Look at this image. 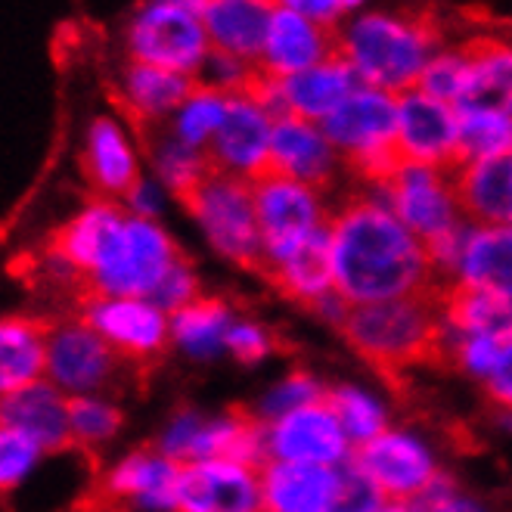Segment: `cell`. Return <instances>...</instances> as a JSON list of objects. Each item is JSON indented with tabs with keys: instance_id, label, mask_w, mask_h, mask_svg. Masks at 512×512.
Wrapping results in <instances>:
<instances>
[{
	"instance_id": "cell-1",
	"label": "cell",
	"mask_w": 512,
	"mask_h": 512,
	"mask_svg": "<svg viewBox=\"0 0 512 512\" xmlns=\"http://www.w3.org/2000/svg\"><path fill=\"white\" fill-rule=\"evenodd\" d=\"M329 249L336 292L351 308L407 298L444 283L426 246L373 190L364 187L345 193L342 202L333 205Z\"/></svg>"
},
{
	"instance_id": "cell-2",
	"label": "cell",
	"mask_w": 512,
	"mask_h": 512,
	"mask_svg": "<svg viewBox=\"0 0 512 512\" xmlns=\"http://www.w3.org/2000/svg\"><path fill=\"white\" fill-rule=\"evenodd\" d=\"M444 283L407 298L348 308L339 323L342 336L395 385H404V373L413 367L457 364V333L447 326L441 311Z\"/></svg>"
},
{
	"instance_id": "cell-3",
	"label": "cell",
	"mask_w": 512,
	"mask_h": 512,
	"mask_svg": "<svg viewBox=\"0 0 512 512\" xmlns=\"http://www.w3.org/2000/svg\"><path fill=\"white\" fill-rule=\"evenodd\" d=\"M444 41L438 19L413 7H370L336 28V53L357 81L395 97L419 84Z\"/></svg>"
},
{
	"instance_id": "cell-4",
	"label": "cell",
	"mask_w": 512,
	"mask_h": 512,
	"mask_svg": "<svg viewBox=\"0 0 512 512\" xmlns=\"http://www.w3.org/2000/svg\"><path fill=\"white\" fill-rule=\"evenodd\" d=\"M357 187L376 190L401 165L398 156V97L360 84L323 122Z\"/></svg>"
},
{
	"instance_id": "cell-5",
	"label": "cell",
	"mask_w": 512,
	"mask_h": 512,
	"mask_svg": "<svg viewBox=\"0 0 512 512\" xmlns=\"http://www.w3.org/2000/svg\"><path fill=\"white\" fill-rule=\"evenodd\" d=\"M125 59L162 66L196 81L212 56L202 0H140L122 28Z\"/></svg>"
},
{
	"instance_id": "cell-6",
	"label": "cell",
	"mask_w": 512,
	"mask_h": 512,
	"mask_svg": "<svg viewBox=\"0 0 512 512\" xmlns=\"http://www.w3.org/2000/svg\"><path fill=\"white\" fill-rule=\"evenodd\" d=\"M187 212L199 221L208 243L233 264L264 274V243L255 212L252 180L212 171L202 184L180 199Z\"/></svg>"
},
{
	"instance_id": "cell-7",
	"label": "cell",
	"mask_w": 512,
	"mask_h": 512,
	"mask_svg": "<svg viewBox=\"0 0 512 512\" xmlns=\"http://www.w3.org/2000/svg\"><path fill=\"white\" fill-rule=\"evenodd\" d=\"M373 193L401 218V224L426 246V252L466 227L457 174L447 168L401 162L395 174Z\"/></svg>"
},
{
	"instance_id": "cell-8",
	"label": "cell",
	"mask_w": 512,
	"mask_h": 512,
	"mask_svg": "<svg viewBox=\"0 0 512 512\" xmlns=\"http://www.w3.org/2000/svg\"><path fill=\"white\" fill-rule=\"evenodd\" d=\"M252 193L264 243V274L277 261L292 255L317 230H323L329 224V215H333V205L326 202L329 193L277 171H267L252 180Z\"/></svg>"
},
{
	"instance_id": "cell-9",
	"label": "cell",
	"mask_w": 512,
	"mask_h": 512,
	"mask_svg": "<svg viewBox=\"0 0 512 512\" xmlns=\"http://www.w3.org/2000/svg\"><path fill=\"white\" fill-rule=\"evenodd\" d=\"M177 258V246L153 218L128 212L125 227L118 230L112 249L94 274V286L109 298H149Z\"/></svg>"
},
{
	"instance_id": "cell-10",
	"label": "cell",
	"mask_w": 512,
	"mask_h": 512,
	"mask_svg": "<svg viewBox=\"0 0 512 512\" xmlns=\"http://www.w3.org/2000/svg\"><path fill=\"white\" fill-rule=\"evenodd\" d=\"M180 466L162 447H143L106 472L75 512H131L143 509H174Z\"/></svg>"
},
{
	"instance_id": "cell-11",
	"label": "cell",
	"mask_w": 512,
	"mask_h": 512,
	"mask_svg": "<svg viewBox=\"0 0 512 512\" xmlns=\"http://www.w3.org/2000/svg\"><path fill=\"white\" fill-rule=\"evenodd\" d=\"M277 115L252 90L233 94L227 106V118L215 140L208 143V159L221 174H233L243 180H258L270 171V140H274Z\"/></svg>"
},
{
	"instance_id": "cell-12",
	"label": "cell",
	"mask_w": 512,
	"mask_h": 512,
	"mask_svg": "<svg viewBox=\"0 0 512 512\" xmlns=\"http://www.w3.org/2000/svg\"><path fill=\"white\" fill-rule=\"evenodd\" d=\"M398 156L401 162L460 168V106L435 100L419 87L398 97Z\"/></svg>"
},
{
	"instance_id": "cell-13",
	"label": "cell",
	"mask_w": 512,
	"mask_h": 512,
	"mask_svg": "<svg viewBox=\"0 0 512 512\" xmlns=\"http://www.w3.org/2000/svg\"><path fill=\"white\" fill-rule=\"evenodd\" d=\"M360 87L354 69L339 53H333L323 63L289 75V78H258L255 94L267 103L274 115H295L305 122L323 125L354 90Z\"/></svg>"
},
{
	"instance_id": "cell-14",
	"label": "cell",
	"mask_w": 512,
	"mask_h": 512,
	"mask_svg": "<svg viewBox=\"0 0 512 512\" xmlns=\"http://www.w3.org/2000/svg\"><path fill=\"white\" fill-rule=\"evenodd\" d=\"M264 466L202 460L184 463L177 475V512H267Z\"/></svg>"
},
{
	"instance_id": "cell-15",
	"label": "cell",
	"mask_w": 512,
	"mask_h": 512,
	"mask_svg": "<svg viewBox=\"0 0 512 512\" xmlns=\"http://www.w3.org/2000/svg\"><path fill=\"white\" fill-rule=\"evenodd\" d=\"M122 364L128 360L84 320L66 317L63 323H53L47 345V376L59 391H72L81 398L87 391L109 385Z\"/></svg>"
},
{
	"instance_id": "cell-16",
	"label": "cell",
	"mask_w": 512,
	"mask_h": 512,
	"mask_svg": "<svg viewBox=\"0 0 512 512\" xmlns=\"http://www.w3.org/2000/svg\"><path fill=\"white\" fill-rule=\"evenodd\" d=\"M134 134L140 131L122 112H103L90 118L84 131L81 168L97 199H125L143 177Z\"/></svg>"
},
{
	"instance_id": "cell-17",
	"label": "cell",
	"mask_w": 512,
	"mask_h": 512,
	"mask_svg": "<svg viewBox=\"0 0 512 512\" xmlns=\"http://www.w3.org/2000/svg\"><path fill=\"white\" fill-rule=\"evenodd\" d=\"M351 463L395 503H413L438 478L426 444L404 432H382L367 444H357Z\"/></svg>"
},
{
	"instance_id": "cell-18",
	"label": "cell",
	"mask_w": 512,
	"mask_h": 512,
	"mask_svg": "<svg viewBox=\"0 0 512 512\" xmlns=\"http://www.w3.org/2000/svg\"><path fill=\"white\" fill-rule=\"evenodd\" d=\"M90 329L122 354L128 364H153L168 339L165 311L143 298H94L78 314Z\"/></svg>"
},
{
	"instance_id": "cell-19",
	"label": "cell",
	"mask_w": 512,
	"mask_h": 512,
	"mask_svg": "<svg viewBox=\"0 0 512 512\" xmlns=\"http://www.w3.org/2000/svg\"><path fill=\"white\" fill-rule=\"evenodd\" d=\"M270 171L301 180V184L323 193H333L339 177L348 174L323 125L295 115H277L274 140H270Z\"/></svg>"
},
{
	"instance_id": "cell-20",
	"label": "cell",
	"mask_w": 512,
	"mask_h": 512,
	"mask_svg": "<svg viewBox=\"0 0 512 512\" xmlns=\"http://www.w3.org/2000/svg\"><path fill=\"white\" fill-rule=\"evenodd\" d=\"M193 84H196L193 78L180 72L137 63V59H125L112 87L115 112H122L143 137L146 131L165 128L171 122L180 103H184L193 90Z\"/></svg>"
},
{
	"instance_id": "cell-21",
	"label": "cell",
	"mask_w": 512,
	"mask_h": 512,
	"mask_svg": "<svg viewBox=\"0 0 512 512\" xmlns=\"http://www.w3.org/2000/svg\"><path fill=\"white\" fill-rule=\"evenodd\" d=\"M267 457L283 463L336 466L348 457V435L339 416L320 398L267 426Z\"/></svg>"
},
{
	"instance_id": "cell-22",
	"label": "cell",
	"mask_w": 512,
	"mask_h": 512,
	"mask_svg": "<svg viewBox=\"0 0 512 512\" xmlns=\"http://www.w3.org/2000/svg\"><path fill=\"white\" fill-rule=\"evenodd\" d=\"M336 53V28L320 25L301 13L277 10L258 56L261 78H289Z\"/></svg>"
},
{
	"instance_id": "cell-23",
	"label": "cell",
	"mask_w": 512,
	"mask_h": 512,
	"mask_svg": "<svg viewBox=\"0 0 512 512\" xmlns=\"http://www.w3.org/2000/svg\"><path fill=\"white\" fill-rule=\"evenodd\" d=\"M125 221H128V208H122L112 199H94L72 221L59 227L44 243V249L94 280Z\"/></svg>"
},
{
	"instance_id": "cell-24",
	"label": "cell",
	"mask_w": 512,
	"mask_h": 512,
	"mask_svg": "<svg viewBox=\"0 0 512 512\" xmlns=\"http://www.w3.org/2000/svg\"><path fill=\"white\" fill-rule=\"evenodd\" d=\"M274 13V0H202V22L212 50L239 56L255 66Z\"/></svg>"
},
{
	"instance_id": "cell-25",
	"label": "cell",
	"mask_w": 512,
	"mask_h": 512,
	"mask_svg": "<svg viewBox=\"0 0 512 512\" xmlns=\"http://www.w3.org/2000/svg\"><path fill=\"white\" fill-rule=\"evenodd\" d=\"M261 481L267 512H329L339 491V469L270 460Z\"/></svg>"
},
{
	"instance_id": "cell-26",
	"label": "cell",
	"mask_w": 512,
	"mask_h": 512,
	"mask_svg": "<svg viewBox=\"0 0 512 512\" xmlns=\"http://www.w3.org/2000/svg\"><path fill=\"white\" fill-rule=\"evenodd\" d=\"M454 174L469 224L512 227V149L494 159L460 165Z\"/></svg>"
},
{
	"instance_id": "cell-27",
	"label": "cell",
	"mask_w": 512,
	"mask_h": 512,
	"mask_svg": "<svg viewBox=\"0 0 512 512\" xmlns=\"http://www.w3.org/2000/svg\"><path fill=\"white\" fill-rule=\"evenodd\" d=\"M4 426L32 435L44 450L75 447L69 401L53 382H35L13 395H4Z\"/></svg>"
},
{
	"instance_id": "cell-28",
	"label": "cell",
	"mask_w": 512,
	"mask_h": 512,
	"mask_svg": "<svg viewBox=\"0 0 512 512\" xmlns=\"http://www.w3.org/2000/svg\"><path fill=\"white\" fill-rule=\"evenodd\" d=\"M50 317L16 314L4 320L0 329V385L4 395L35 385L47 373V345L53 333Z\"/></svg>"
},
{
	"instance_id": "cell-29",
	"label": "cell",
	"mask_w": 512,
	"mask_h": 512,
	"mask_svg": "<svg viewBox=\"0 0 512 512\" xmlns=\"http://www.w3.org/2000/svg\"><path fill=\"white\" fill-rule=\"evenodd\" d=\"M441 311L457 336H494L512 342V301L450 280L441 289Z\"/></svg>"
},
{
	"instance_id": "cell-30",
	"label": "cell",
	"mask_w": 512,
	"mask_h": 512,
	"mask_svg": "<svg viewBox=\"0 0 512 512\" xmlns=\"http://www.w3.org/2000/svg\"><path fill=\"white\" fill-rule=\"evenodd\" d=\"M457 280L512 301V227L472 224Z\"/></svg>"
},
{
	"instance_id": "cell-31",
	"label": "cell",
	"mask_w": 512,
	"mask_h": 512,
	"mask_svg": "<svg viewBox=\"0 0 512 512\" xmlns=\"http://www.w3.org/2000/svg\"><path fill=\"white\" fill-rule=\"evenodd\" d=\"M472 78L460 109H503L512 112V41L500 35L469 38Z\"/></svg>"
},
{
	"instance_id": "cell-32",
	"label": "cell",
	"mask_w": 512,
	"mask_h": 512,
	"mask_svg": "<svg viewBox=\"0 0 512 512\" xmlns=\"http://www.w3.org/2000/svg\"><path fill=\"white\" fill-rule=\"evenodd\" d=\"M140 146L146 149V159L156 171V180H162L165 190L177 199H187L202 180L212 174V159H208L205 149H196L174 137L168 128L146 131L140 137Z\"/></svg>"
},
{
	"instance_id": "cell-33",
	"label": "cell",
	"mask_w": 512,
	"mask_h": 512,
	"mask_svg": "<svg viewBox=\"0 0 512 512\" xmlns=\"http://www.w3.org/2000/svg\"><path fill=\"white\" fill-rule=\"evenodd\" d=\"M227 106L230 97L221 94L215 87L205 84H193V90L187 94V100L180 103V109L174 112V118L165 125L174 137H180L184 143L196 146V149H208V143L215 140V134L221 131L224 118H227Z\"/></svg>"
},
{
	"instance_id": "cell-34",
	"label": "cell",
	"mask_w": 512,
	"mask_h": 512,
	"mask_svg": "<svg viewBox=\"0 0 512 512\" xmlns=\"http://www.w3.org/2000/svg\"><path fill=\"white\" fill-rule=\"evenodd\" d=\"M171 333L190 354L208 357V354H215L221 345H227L230 311L218 298H196L193 305H187L184 311L174 314Z\"/></svg>"
},
{
	"instance_id": "cell-35",
	"label": "cell",
	"mask_w": 512,
	"mask_h": 512,
	"mask_svg": "<svg viewBox=\"0 0 512 512\" xmlns=\"http://www.w3.org/2000/svg\"><path fill=\"white\" fill-rule=\"evenodd\" d=\"M512 149V112L460 109V165L494 159Z\"/></svg>"
},
{
	"instance_id": "cell-36",
	"label": "cell",
	"mask_w": 512,
	"mask_h": 512,
	"mask_svg": "<svg viewBox=\"0 0 512 512\" xmlns=\"http://www.w3.org/2000/svg\"><path fill=\"white\" fill-rule=\"evenodd\" d=\"M469 78H472V50H469V38L466 41H444L435 56L429 59V66L419 78V90L435 100L454 103L460 106L466 90H469Z\"/></svg>"
},
{
	"instance_id": "cell-37",
	"label": "cell",
	"mask_w": 512,
	"mask_h": 512,
	"mask_svg": "<svg viewBox=\"0 0 512 512\" xmlns=\"http://www.w3.org/2000/svg\"><path fill=\"white\" fill-rule=\"evenodd\" d=\"M323 401L339 416V423H342L348 441H354V447L367 444L385 432V410L370 395H364V391L333 388V391H323Z\"/></svg>"
},
{
	"instance_id": "cell-38",
	"label": "cell",
	"mask_w": 512,
	"mask_h": 512,
	"mask_svg": "<svg viewBox=\"0 0 512 512\" xmlns=\"http://www.w3.org/2000/svg\"><path fill=\"white\" fill-rule=\"evenodd\" d=\"M69 423H72V441L81 450L94 454L97 447L112 441L122 429V410L97 401V398H72L69 401Z\"/></svg>"
},
{
	"instance_id": "cell-39",
	"label": "cell",
	"mask_w": 512,
	"mask_h": 512,
	"mask_svg": "<svg viewBox=\"0 0 512 512\" xmlns=\"http://www.w3.org/2000/svg\"><path fill=\"white\" fill-rule=\"evenodd\" d=\"M258 78H261V72H258L255 63H246V59L221 53V50H212V56L205 59L202 72L196 75L199 84L215 87V90H221V94H227V97L243 94V90H252L258 84Z\"/></svg>"
},
{
	"instance_id": "cell-40",
	"label": "cell",
	"mask_w": 512,
	"mask_h": 512,
	"mask_svg": "<svg viewBox=\"0 0 512 512\" xmlns=\"http://www.w3.org/2000/svg\"><path fill=\"white\" fill-rule=\"evenodd\" d=\"M385 494L373 485V481L360 472L351 460L339 469V491L329 512H379L385 503Z\"/></svg>"
},
{
	"instance_id": "cell-41",
	"label": "cell",
	"mask_w": 512,
	"mask_h": 512,
	"mask_svg": "<svg viewBox=\"0 0 512 512\" xmlns=\"http://www.w3.org/2000/svg\"><path fill=\"white\" fill-rule=\"evenodd\" d=\"M320 398H323V391L317 388V382L308 373H292L267 395V401L261 404V419L270 426V423H277L280 416H286L298 407H308Z\"/></svg>"
},
{
	"instance_id": "cell-42",
	"label": "cell",
	"mask_w": 512,
	"mask_h": 512,
	"mask_svg": "<svg viewBox=\"0 0 512 512\" xmlns=\"http://www.w3.org/2000/svg\"><path fill=\"white\" fill-rule=\"evenodd\" d=\"M199 295V283H196V274H193V267L190 261L180 255L171 270L165 274V280L159 283V289L149 295V301H153L156 308H162L165 314H177V311H184L187 305H193Z\"/></svg>"
},
{
	"instance_id": "cell-43",
	"label": "cell",
	"mask_w": 512,
	"mask_h": 512,
	"mask_svg": "<svg viewBox=\"0 0 512 512\" xmlns=\"http://www.w3.org/2000/svg\"><path fill=\"white\" fill-rule=\"evenodd\" d=\"M41 450L44 447L32 435L4 426V438H0V463H4L0 472H4V488H13L16 481H22V475L35 466Z\"/></svg>"
},
{
	"instance_id": "cell-44",
	"label": "cell",
	"mask_w": 512,
	"mask_h": 512,
	"mask_svg": "<svg viewBox=\"0 0 512 512\" xmlns=\"http://www.w3.org/2000/svg\"><path fill=\"white\" fill-rule=\"evenodd\" d=\"M227 348L243 360V364H258L261 357L274 354L280 348V342L274 339V333L258 323H233L227 333Z\"/></svg>"
},
{
	"instance_id": "cell-45",
	"label": "cell",
	"mask_w": 512,
	"mask_h": 512,
	"mask_svg": "<svg viewBox=\"0 0 512 512\" xmlns=\"http://www.w3.org/2000/svg\"><path fill=\"white\" fill-rule=\"evenodd\" d=\"M503 345L494 336H457V364L478 379H488Z\"/></svg>"
},
{
	"instance_id": "cell-46",
	"label": "cell",
	"mask_w": 512,
	"mask_h": 512,
	"mask_svg": "<svg viewBox=\"0 0 512 512\" xmlns=\"http://www.w3.org/2000/svg\"><path fill=\"white\" fill-rule=\"evenodd\" d=\"M274 4H277V10L301 13V16H308V19H314L320 25H329V28H339L345 22L339 0H274Z\"/></svg>"
},
{
	"instance_id": "cell-47",
	"label": "cell",
	"mask_w": 512,
	"mask_h": 512,
	"mask_svg": "<svg viewBox=\"0 0 512 512\" xmlns=\"http://www.w3.org/2000/svg\"><path fill=\"white\" fill-rule=\"evenodd\" d=\"M485 385H488V395L494 398V404H500L512 419V342L503 345V351L497 357L491 376L485 379Z\"/></svg>"
},
{
	"instance_id": "cell-48",
	"label": "cell",
	"mask_w": 512,
	"mask_h": 512,
	"mask_svg": "<svg viewBox=\"0 0 512 512\" xmlns=\"http://www.w3.org/2000/svg\"><path fill=\"white\" fill-rule=\"evenodd\" d=\"M162 180H153V177H140L134 190L125 196V208L131 215H140V218H156L159 212V199H162Z\"/></svg>"
},
{
	"instance_id": "cell-49",
	"label": "cell",
	"mask_w": 512,
	"mask_h": 512,
	"mask_svg": "<svg viewBox=\"0 0 512 512\" xmlns=\"http://www.w3.org/2000/svg\"><path fill=\"white\" fill-rule=\"evenodd\" d=\"M429 512H481V509L472 506V503H466V500H460V497H450V500L438 503V506L429 509Z\"/></svg>"
},
{
	"instance_id": "cell-50",
	"label": "cell",
	"mask_w": 512,
	"mask_h": 512,
	"mask_svg": "<svg viewBox=\"0 0 512 512\" xmlns=\"http://www.w3.org/2000/svg\"><path fill=\"white\" fill-rule=\"evenodd\" d=\"M339 4H342L345 19H348V16H357V13H364V10H370V7H376L373 0H339Z\"/></svg>"
},
{
	"instance_id": "cell-51",
	"label": "cell",
	"mask_w": 512,
	"mask_h": 512,
	"mask_svg": "<svg viewBox=\"0 0 512 512\" xmlns=\"http://www.w3.org/2000/svg\"><path fill=\"white\" fill-rule=\"evenodd\" d=\"M379 512H410V506L407 503H385Z\"/></svg>"
},
{
	"instance_id": "cell-52",
	"label": "cell",
	"mask_w": 512,
	"mask_h": 512,
	"mask_svg": "<svg viewBox=\"0 0 512 512\" xmlns=\"http://www.w3.org/2000/svg\"><path fill=\"white\" fill-rule=\"evenodd\" d=\"M509 423H512V419H509Z\"/></svg>"
}]
</instances>
